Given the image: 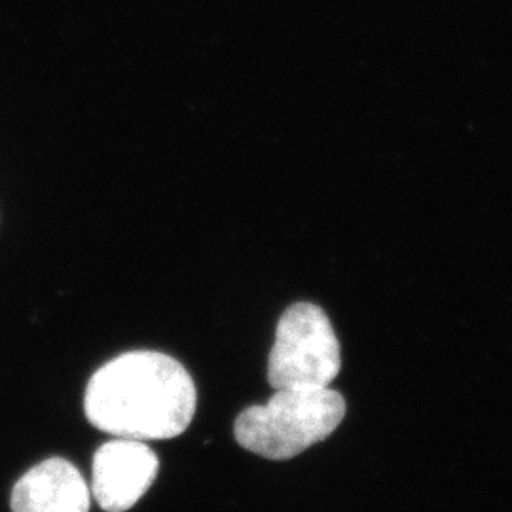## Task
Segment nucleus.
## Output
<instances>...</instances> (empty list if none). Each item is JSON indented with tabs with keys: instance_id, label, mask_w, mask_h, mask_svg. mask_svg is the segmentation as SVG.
Wrapping results in <instances>:
<instances>
[{
	"instance_id": "obj_1",
	"label": "nucleus",
	"mask_w": 512,
	"mask_h": 512,
	"mask_svg": "<svg viewBox=\"0 0 512 512\" xmlns=\"http://www.w3.org/2000/svg\"><path fill=\"white\" fill-rule=\"evenodd\" d=\"M198 391L179 361L160 351H129L101 366L86 387V416L120 439L167 440L192 423Z\"/></svg>"
},
{
	"instance_id": "obj_2",
	"label": "nucleus",
	"mask_w": 512,
	"mask_h": 512,
	"mask_svg": "<svg viewBox=\"0 0 512 512\" xmlns=\"http://www.w3.org/2000/svg\"><path fill=\"white\" fill-rule=\"evenodd\" d=\"M344 416L346 401L330 387H283L268 403L243 410L234 435L241 448L285 461L329 439Z\"/></svg>"
},
{
	"instance_id": "obj_3",
	"label": "nucleus",
	"mask_w": 512,
	"mask_h": 512,
	"mask_svg": "<svg viewBox=\"0 0 512 512\" xmlns=\"http://www.w3.org/2000/svg\"><path fill=\"white\" fill-rule=\"evenodd\" d=\"M342 368V353L327 313L298 302L281 315L270 359L268 382L283 387H329Z\"/></svg>"
},
{
	"instance_id": "obj_4",
	"label": "nucleus",
	"mask_w": 512,
	"mask_h": 512,
	"mask_svg": "<svg viewBox=\"0 0 512 512\" xmlns=\"http://www.w3.org/2000/svg\"><path fill=\"white\" fill-rule=\"evenodd\" d=\"M160 459L143 440L116 437L93 456L92 495L107 512L129 511L154 484Z\"/></svg>"
},
{
	"instance_id": "obj_5",
	"label": "nucleus",
	"mask_w": 512,
	"mask_h": 512,
	"mask_svg": "<svg viewBox=\"0 0 512 512\" xmlns=\"http://www.w3.org/2000/svg\"><path fill=\"white\" fill-rule=\"evenodd\" d=\"M90 488L71 461L50 458L19 478L12 512H90Z\"/></svg>"
}]
</instances>
